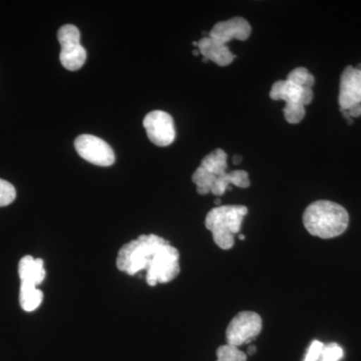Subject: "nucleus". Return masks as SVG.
Segmentation results:
<instances>
[{
    "label": "nucleus",
    "instance_id": "obj_1",
    "mask_svg": "<svg viewBox=\"0 0 361 361\" xmlns=\"http://www.w3.org/2000/svg\"><path fill=\"white\" fill-rule=\"evenodd\" d=\"M179 251L155 234L141 235L120 249L116 267L134 276L146 270L149 286L168 283L180 274Z\"/></svg>",
    "mask_w": 361,
    "mask_h": 361
},
{
    "label": "nucleus",
    "instance_id": "obj_2",
    "mask_svg": "<svg viewBox=\"0 0 361 361\" xmlns=\"http://www.w3.org/2000/svg\"><path fill=\"white\" fill-rule=\"evenodd\" d=\"M349 215L345 208L332 201L313 202L303 214V225L312 236L336 238L348 229Z\"/></svg>",
    "mask_w": 361,
    "mask_h": 361
},
{
    "label": "nucleus",
    "instance_id": "obj_3",
    "mask_svg": "<svg viewBox=\"0 0 361 361\" xmlns=\"http://www.w3.org/2000/svg\"><path fill=\"white\" fill-rule=\"evenodd\" d=\"M248 213L246 206L215 207L207 214L205 225L213 235L216 245L223 250L234 246V235L241 230L242 222Z\"/></svg>",
    "mask_w": 361,
    "mask_h": 361
},
{
    "label": "nucleus",
    "instance_id": "obj_4",
    "mask_svg": "<svg viewBox=\"0 0 361 361\" xmlns=\"http://www.w3.org/2000/svg\"><path fill=\"white\" fill-rule=\"evenodd\" d=\"M58 39L61 47V65L66 70L75 71L82 68L87 61V51L80 44V32L77 26H61L58 32Z\"/></svg>",
    "mask_w": 361,
    "mask_h": 361
},
{
    "label": "nucleus",
    "instance_id": "obj_5",
    "mask_svg": "<svg viewBox=\"0 0 361 361\" xmlns=\"http://www.w3.org/2000/svg\"><path fill=\"white\" fill-rule=\"evenodd\" d=\"M262 318L253 311H242L233 317L226 330L227 344L237 346L249 343L260 334Z\"/></svg>",
    "mask_w": 361,
    "mask_h": 361
},
{
    "label": "nucleus",
    "instance_id": "obj_6",
    "mask_svg": "<svg viewBox=\"0 0 361 361\" xmlns=\"http://www.w3.org/2000/svg\"><path fill=\"white\" fill-rule=\"evenodd\" d=\"M75 148L78 155L94 165L109 167L115 163V153L110 145L96 135H80L75 139Z\"/></svg>",
    "mask_w": 361,
    "mask_h": 361
},
{
    "label": "nucleus",
    "instance_id": "obj_7",
    "mask_svg": "<svg viewBox=\"0 0 361 361\" xmlns=\"http://www.w3.org/2000/svg\"><path fill=\"white\" fill-rule=\"evenodd\" d=\"M144 128L149 141L159 147L170 146L175 141L176 130L174 120L168 113L153 111L145 116Z\"/></svg>",
    "mask_w": 361,
    "mask_h": 361
},
{
    "label": "nucleus",
    "instance_id": "obj_8",
    "mask_svg": "<svg viewBox=\"0 0 361 361\" xmlns=\"http://www.w3.org/2000/svg\"><path fill=\"white\" fill-rule=\"evenodd\" d=\"M338 104L341 111L361 104V70L348 66L342 71Z\"/></svg>",
    "mask_w": 361,
    "mask_h": 361
},
{
    "label": "nucleus",
    "instance_id": "obj_9",
    "mask_svg": "<svg viewBox=\"0 0 361 361\" xmlns=\"http://www.w3.org/2000/svg\"><path fill=\"white\" fill-rule=\"evenodd\" d=\"M251 32L250 23L245 18H233L214 25L208 37L221 44H227L233 39H248Z\"/></svg>",
    "mask_w": 361,
    "mask_h": 361
},
{
    "label": "nucleus",
    "instance_id": "obj_10",
    "mask_svg": "<svg viewBox=\"0 0 361 361\" xmlns=\"http://www.w3.org/2000/svg\"><path fill=\"white\" fill-rule=\"evenodd\" d=\"M198 49L204 59L220 66H229L235 59L234 54L228 49L227 45L216 42L209 37H203L198 42Z\"/></svg>",
    "mask_w": 361,
    "mask_h": 361
},
{
    "label": "nucleus",
    "instance_id": "obj_11",
    "mask_svg": "<svg viewBox=\"0 0 361 361\" xmlns=\"http://www.w3.org/2000/svg\"><path fill=\"white\" fill-rule=\"evenodd\" d=\"M18 275H20L21 283L39 286L47 276L44 260L40 258H33L30 255L25 256L18 264Z\"/></svg>",
    "mask_w": 361,
    "mask_h": 361
},
{
    "label": "nucleus",
    "instance_id": "obj_12",
    "mask_svg": "<svg viewBox=\"0 0 361 361\" xmlns=\"http://www.w3.org/2000/svg\"><path fill=\"white\" fill-rule=\"evenodd\" d=\"M230 185H234V186L246 189V188L250 186L248 173L244 170H236L232 171V172H226L220 176H216L215 182H214L212 189H211V193L217 197L222 196L227 190H231L229 187Z\"/></svg>",
    "mask_w": 361,
    "mask_h": 361
},
{
    "label": "nucleus",
    "instance_id": "obj_13",
    "mask_svg": "<svg viewBox=\"0 0 361 361\" xmlns=\"http://www.w3.org/2000/svg\"><path fill=\"white\" fill-rule=\"evenodd\" d=\"M303 87L289 80H278L272 85L270 97L273 101H284L285 103H300Z\"/></svg>",
    "mask_w": 361,
    "mask_h": 361
},
{
    "label": "nucleus",
    "instance_id": "obj_14",
    "mask_svg": "<svg viewBox=\"0 0 361 361\" xmlns=\"http://www.w3.org/2000/svg\"><path fill=\"white\" fill-rule=\"evenodd\" d=\"M44 300V293L37 286L30 284H20V303L26 312H32L39 307Z\"/></svg>",
    "mask_w": 361,
    "mask_h": 361
},
{
    "label": "nucleus",
    "instance_id": "obj_15",
    "mask_svg": "<svg viewBox=\"0 0 361 361\" xmlns=\"http://www.w3.org/2000/svg\"><path fill=\"white\" fill-rule=\"evenodd\" d=\"M201 167L215 176H220L227 172V154L222 149H216L207 155L201 161Z\"/></svg>",
    "mask_w": 361,
    "mask_h": 361
},
{
    "label": "nucleus",
    "instance_id": "obj_16",
    "mask_svg": "<svg viewBox=\"0 0 361 361\" xmlns=\"http://www.w3.org/2000/svg\"><path fill=\"white\" fill-rule=\"evenodd\" d=\"M215 179V175L211 174L201 166L195 171L193 176H192V180L197 186V192L200 195L211 193V189H212Z\"/></svg>",
    "mask_w": 361,
    "mask_h": 361
},
{
    "label": "nucleus",
    "instance_id": "obj_17",
    "mask_svg": "<svg viewBox=\"0 0 361 361\" xmlns=\"http://www.w3.org/2000/svg\"><path fill=\"white\" fill-rule=\"evenodd\" d=\"M217 361H246L247 355L237 346L225 344L216 351Z\"/></svg>",
    "mask_w": 361,
    "mask_h": 361
},
{
    "label": "nucleus",
    "instance_id": "obj_18",
    "mask_svg": "<svg viewBox=\"0 0 361 361\" xmlns=\"http://www.w3.org/2000/svg\"><path fill=\"white\" fill-rule=\"evenodd\" d=\"M283 113L287 122L295 125V123H300L305 116V106L300 103L286 104Z\"/></svg>",
    "mask_w": 361,
    "mask_h": 361
},
{
    "label": "nucleus",
    "instance_id": "obj_19",
    "mask_svg": "<svg viewBox=\"0 0 361 361\" xmlns=\"http://www.w3.org/2000/svg\"><path fill=\"white\" fill-rule=\"evenodd\" d=\"M16 198V188L6 180L0 179V207L11 205Z\"/></svg>",
    "mask_w": 361,
    "mask_h": 361
},
{
    "label": "nucleus",
    "instance_id": "obj_20",
    "mask_svg": "<svg viewBox=\"0 0 361 361\" xmlns=\"http://www.w3.org/2000/svg\"><path fill=\"white\" fill-rule=\"evenodd\" d=\"M343 356V349L337 343L323 346L320 361H339Z\"/></svg>",
    "mask_w": 361,
    "mask_h": 361
},
{
    "label": "nucleus",
    "instance_id": "obj_21",
    "mask_svg": "<svg viewBox=\"0 0 361 361\" xmlns=\"http://www.w3.org/2000/svg\"><path fill=\"white\" fill-rule=\"evenodd\" d=\"M310 73L305 68H296L289 73L287 80L293 82L299 87H303L305 85L306 80L310 77Z\"/></svg>",
    "mask_w": 361,
    "mask_h": 361
},
{
    "label": "nucleus",
    "instance_id": "obj_22",
    "mask_svg": "<svg viewBox=\"0 0 361 361\" xmlns=\"http://www.w3.org/2000/svg\"><path fill=\"white\" fill-rule=\"evenodd\" d=\"M324 344L322 342L314 341L311 342L307 353L303 361H317L322 356V349Z\"/></svg>",
    "mask_w": 361,
    "mask_h": 361
},
{
    "label": "nucleus",
    "instance_id": "obj_23",
    "mask_svg": "<svg viewBox=\"0 0 361 361\" xmlns=\"http://www.w3.org/2000/svg\"><path fill=\"white\" fill-rule=\"evenodd\" d=\"M313 99V90L310 87H303L302 92H301L300 104L304 106L310 104Z\"/></svg>",
    "mask_w": 361,
    "mask_h": 361
},
{
    "label": "nucleus",
    "instance_id": "obj_24",
    "mask_svg": "<svg viewBox=\"0 0 361 361\" xmlns=\"http://www.w3.org/2000/svg\"><path fill=\"white\" fill-rule=\"evenodd\" d=\"M345 118L350 120V118H358L361 116V104H355V106H351L348 111H341Z\"/></svg>",
    "mask_w": 361,
    "mask_h": 361
},
{
    "label": "nucleus",
    "instance_id": "obj_25",
    "mask_svg": "<svg viewBox=\"0 0 361 361\" xmlns=\"http://www.w3.org/2000/svg\"><path fill=\"white\" fill-rule=\"evenodd\" d=\"M315 84V78L313 77V75H310V77H308L307 80H306L305 85H304L303 87H310V89H312L313 85Z\"/></svg>",
    "mask_w": 361,
    "mask_h": 361
},
{
    "label": "nucleus",
    "instance_id": "obj_26",
    "mask_svg": "<svg viewBox=\"0 0 361 361\" xmlns=\"http://www.w3.org/2000/svg\"><path fill=\"white\" fill-rule=\"evenodd\" d=\"M256 350H257V348H256L255 345H250L248 348V355H253L254 353H256Z\"/></svg>",
    "mask_w": 361,
    "mask_h": 361
},
{
    "label": "nucleus",
    "instance_id": "obj_27",
    "mask_svg": "<svg viewBox=\"0 0 361 361\" xmlns=\"http://www.w3.org/2000/svg\"><path fill=\"white\" fill-rule=\"evenodd\" d=\"M242 158L240 156H235L234 158H233V163L235 164V165H238L239 163H241Z\"/></svg>",
    "mask_w": 361,
    "mask_h": 361
},
{
    "label": "nucleus",
    "instance_id": "obj_28",
    "mask_svg": "<svg viewBox=\"0 0 361 361\" xmlns=\"http://www.w3.org/2000/svg\"><path fill=\"white\" fill-rule=\"evenodd\" d=\"M215 204H216V205H217V207H219V206H220V204H221V200H220V199H216V200H215Z\"/></svg>",
    "mask_w": 361,
    "mask_h": 361
},
{
    "label": "nucleus",
    "instance_id": "obj_29",
    "mask_svg": "<svg viewBox=\"0 0 361 361\" xmlns=\"http://www.w3.org/2000/svg\"><path fill=\"white\" fill-rule=\"evenodd\" d=\"M193 54H194V56H198V54H200V52H199V49H195V51H193Z\"/></svg>",
    "mask_w": 361,
    "mask_h": 361
},
{
    "label": "nucleus",
    "instance_id": "obj_30",
    "mask_svg": "<svg viewBox=\"0 0 361 361\" xmlns=\"http://www.w3.org/2000/svg\"><path fill=\"white\" fill-rule=\"evenodd\" d=\"M239 239L240 240H245V236H244V235H240Z\"/></svg>",
    "mask_w": 361,
    "mask_h": 361
}]
</instances>
